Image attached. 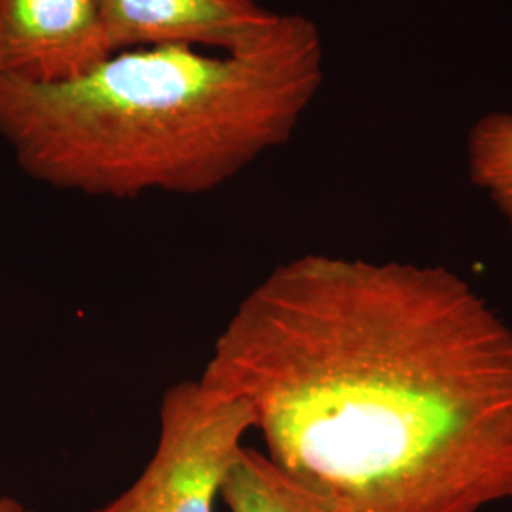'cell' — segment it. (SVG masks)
I'll list each match as a JSON object with an SVG mask.
<instances>
[{
    "label": "cell",
    "instance_id": "1",
    "mask_svg": "<svg viewBox=\"0 0 512 512\" xmlns=\"http://www.w3.org/2000/svg\"><path fill=\"white\" fill-rule=\"evenodd\" d=\"M205 384L332 512L512 501V327L444 266L296 256L236 306Z\"/></svg>",
    "mask_w": 512,
    "mask_h": 512
},
{
    "label": "cell",
    "instance_id": "5",
    "mask_svg": "<svg viewBox=\"0 0 512 512\" xmlns=\"http://www.w3.org/2000/svg\"><path fill=\"white\" fill-rule=\"evenodd\" d=\"M112 54L190 46L236 52L266 35L279 12L256 0H99Z\"/></svg>",
    "mask_w": 512,
    "mask_h": 512
},
{
    "label": "cell",
    "instance_id": "8",
    "mask_svg": "<svg viewBox=\"0 0 512 512\" xmlns=\"http://www.w3.org/2000/svg\"><path fill=\"white\" fill-rule=\"evenodd\" d=\"M0 512H35L10 495H0Z\"/></svg>",
    "mask_w": 512,
    "mask_h": 512
},
{
    "label": "cell",
    "instance_id": "3",
    "mask_svg": "<svg viewBox=\"0 0 512 512\" xmlns=\"http://www.w3.org/2000/svg\"><path fill=\"white\" fill-rule=\"evenodd\" d=\"M253 412L200 378L169 385L158 408V440L141 475L92 512H213Z\"/></svg>",
    "mask_w": 512,
    "mask_h": 512
},
{
    "label": "cell",
    "instance_id": "4",
    "mask_svg": "<svg viewBox=\"0 0 512 512\" xmlns=\"http://www.w3.org/2000/svg\"><path fill=\"white\" fill-rule=\"evenodd\" d=\"M110 55L99 0H0V76L63 84Z\"/></svg>",
    "mask_w": 512,
    "mask_h": 512
},
{
    "label": "cell",
    "instance_id": "7",
    "mask_svg": "<svg viewBox=\"0 0 512 512\" xmlns=\"http://www.w3.org/2000/svg\"><path fill=\"white\" fill-rule=\"evenodd\" d=\"M469 179L512 228V114L490 112L467 135Z\"/></svg>",
    "mask_w": 512,
    "mask_h": 512
},
{
    "label": "cell",
    "instance_id": "2",
    "mask_svg": "<svg viewBox=\"0 0 512 512\" xmlns=\"http://www.w3.org/2000/svg\"><path fill=\"white\" fill-rule=\"evenodd\" d=\"M302 14L236 52L156 46L63 84L0 76V137L38 183L92 198L200 196L291 141L323 84Z\"/></svg>",
    "mask_w": 512,
    "mask_h": 512
},
{
    "label": "cell",
    "instance_id": "6",
    "mask_svg": "<svg viewBox=\"0 0 512 512\" xmlns=\"http://www.w3.org/2000/svg\"><path fill=\"white\" fill-rule=\"evenodd\" d=\"M230 512H332L264 452L243 446L220 486Z\"/></svg>",
    "mask_w": 512,
    "mask_h": 512
}]
</instances>
